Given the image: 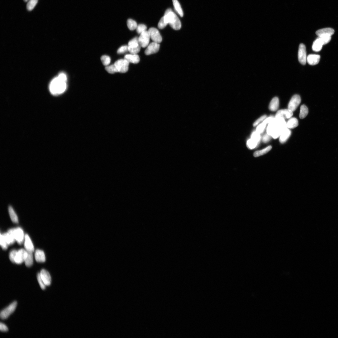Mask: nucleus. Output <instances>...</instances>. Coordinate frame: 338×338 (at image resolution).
Segmentation results:
<instances>
[{
  "mask_svg": "<svg viewBox=\"0 0 338 338\" xmlns=\"http://www.w3.org/2000/svg\"><path fill=\"white\" fill-rule=\"evenodd\" d=\"M67 77L63 73H60L58 77L51 81L49 89L51 93L54 95H58L64 93L66 88Z\"/></svg>",
  "mask_w": 338,
  "mask_h": 338,
  "instance_id": "nucleus-1",
  "label": "nucleus"
},
{
  "mask_svg": "<svg viewBox=\"0 0 338 338\" xmlns=\"http://www.w3.org/2000/svg\"><path fill=\"white\" fill-rule=\"evenodd\" d=\"M165 22L170 25L175 30H178L181 27V23L177 16L171 9H168L165 12L164 16Z\"/></svg>",
  "mask_w": 338,
  "mask_h": 338,
  "instance_id": "nucleus-2",
  "label": "nucleus"
},
{
  "mask_svg": "<svg viewBox=\"0 0 338 338\" xmlns=\"http://www.w3.org/2000/svg\"><path fill=\"white\" fill-rule=\"evenodd\" d=\"M283 130L276 125L274 121L269 124L267 128V132L274 139H277L280 137Z\"/></svg>",
  "mask_w": 338,
  "mask_h": 338,
  "instance_id": "nucleus-3",
  "label": "nucleus"
},
{
  "mask_svg": "<svg viewBox=\"0 0 338 338\" xmlns=\"http://www.w3.org/2000/svg\"><path fill=\"white\" fill-rule=\"evenodd\" d=\"M8 231L11 233L19 244L21 245L23 243L24 241L25 235L22 228L17 227L11 228Z\"/></svg>",
  "mask_w": 338,
  "mask_h": 338,
  "instance_id": "nucleus-4",
  "label": "nucleus"
},
{
  "mask_svg": "<svg viewBox=\"0 0 338 338\" xmlns=\"http://www.w3.org/2000/svg\"><path fill=\"white\" fill-rule=\"evenodd\" d=\"M17 305V303L16 301L14 302L1 311L0 314L1 319L2 320H5L8 318L15 311Z\"/></svg>",
  "mask_w": 338,
  "mask_h": 338,
  "instance_id": "nucleus-5",
  "label": "nucleus"
},
{
  "mask_svg": "<svg viewBox=\"0 0 338 338\" xmlns=\"http://www.w3.org/2000/svg\"><path fill=\"white\" fill-rule=\"evenodd\" d=\"M130 63L125 59H121L116 61L114 63L118 72L125 73L128 70Z\"/></svg>",
  "mask_w": 338,
  "mask_h": 338,
  "instance_id": "nucleus-6",
  "label": "nucleus"
},
{
  "mask_svg": "<svg viewBox=\"0 0 338 338\" xmlns=\"http://www.w3.org/2000/svg\"><path fill=\"white\" fill-rule=\"evenodd\" d=\"M298 59L300 63L305 65L307 61V53L305 45L303 44H300L298 52Z\"/></svg>",
  "mask_w": 338,
  "mask_h": 338,
  "instance_id": "nucleus-7",
  "label": "nucleus"
},
{
  "mask_svg": "<svg viewBox=\"0 0 338 338\" xmlns=\"http://www.w3.org/2000/svg\"><path fill=\"white\" fill-rule=\"evenodd\" d=\"M301 102V98L298 95H295L292 98L289 103L288 109L292 112L296 110Z\"/></svg>",
  "mask_w": 338,
  "mask_h": 338,
  "instance_id": "nucleus-8",
  "label": "nucleus"
},
{
  "mask_svg": "<svg viewBox=\"0 0 338 338\" xmlns=\"http://www.w3.org/2000/svg\"><path fill=\"white\" fill-rule=\"evenodd\" d=\"M150 36L148 31H146L140 34L139 37V45L143 48H145L149 45Z\"/></svg>",
  "mask_w": 338,
  "mask_h": 338,
  "instance_id": "nucleus-9",
  "label": "nucleus"
},
{
  "mask_svg": "<svg viewBox=\"0 0 338 338\" xmlns=\"http://www.w3.org/2000/svg\"><path fill=\"white\" fill-rule=\"evenodd\" d=\"M148 31L150 36V38L154 42L159 43L162 41V38L159 31L155 28H151Z\"/></svg>",
  "mask_w": 338,
  "mask_h": 338,
  "instance_id": "nucleus-10",
  "label": "nucleus"
},
{
  "mask_svg": "<svg viewBox=\"0 0 338 338\" xmlns=\"http://www.w3.org/2000/svg\"><path fill=\"white\" fill-rule=\"evenodd\" d=\"M28 254V252L24 249H21L17 250L15 259V263L18 264H22L25 261Z\"/></svg>",
  "mask_w": 338,
  "mask_h": 338,
  "instance_id": "nucleus-11",
  "label": "nucleus"
},
{
  "mask_svg": "<svg viewBox=\"0 0 338 338\" xmlns=\"http://www.w3.org/2000/svg\"><path fill=\"white\" fill-rule=\"evenodd\" d=\"M160 45L157 43L153 42L150 44L145 51V54L149 55L157 53L159 50Z\"/></svg>",
  "mask_w": 338,
  "mask_h": 338,
  "instance_id": "nucleus-12",
  "label": "nucleus"
},
{
  "mask_svg": "<svg viewBox=\"0 0 338 338\" xmlns=\"http://www.w3.org/2000/svg\"><path fill=\"white\" fill-rule=\"evenodd\" d=\"M293 115V112L289 109H282L276 113L275 117H280L284 120L291 118Z\"/></svg>",
  "mask_w": 338,
  "mask_h": 338,
  "instance_id": "nucleus-13",
  "label": "nucleus"
},
{
  "mask_svg": "<svg viewBox=\"0 0 338 338\" xmlns=\"http://www.w3.org/2000/svg\"><path fill=\"white\" fill-rule=\"evenodd\" d=\"M40 274L41 277L46 286H49L51 283V278L48 271L45 269H43L41 270Z\"/></svg>",
  "mask_w": 338,
  "mask_h": 338,
  "instance_id": "nucleus-14",
  "label": "nucleus"
},
{
  "mask_svg": "<svg viewBox=\"0 0 338 338\" xmlns=\"http://www.w3.org/2000/svg\"><path fill=\"white\" fill-rule=\"evenodd\" d=\"M335 31L333 28H327L318 30L316 32V35L318 37L323 36H331L334 35Z\"/></svg>",
  "mask_w": 338,
  "mask_h": 338,
  "instance_id": "nucleus-15",
  "label": "nucleus"
},
{
  "mask_svg": "<svg viewBox=\"0 0 338 338\" xmlns=\"http://www.w3.org/2000/svg\"><path fill=\"white\" fill-rule=\"evenodd\" d=\"M24 247L26 250L28 252H33L34 251V247L30 237L28 234H26L24 240Z\"/></svg>",
  "mask_w": 338,
  "mask_h": 338,
  "instance_id": "nucleus-16",
  "label": "nucleus"
},
{
  "mask_svg": "<svg viewBox=\"0 0 338 338\" xmlns=\"http://www.w3.org/2000/svg\"><path fill=\"white\" fill-rule=\"evenodd\" d=\"M320 59V55L316 54H310L307 57V61L310 65H314L317 64Z\"/></svg>",
  "mask_w": 338,
  "mask_h": 338,
  "instance_id": "nucleus-17",
  "label": "nucleus"
},
{
  "mask_svg": "<svg viewBox=\"0 0 338 338\" xmlns=\"http://www.w3.org/2000/svg\"><path fill=\"white\" fill-rule=\"evenodd\" d=\"M291 131L289 130L287 128H285L282 131L280 137L279 141L282 144L284 143L291 136Z\"/></svg>",
  "mask_w": 338,
  "mask_h": 338,
  "instance_id": "nucleus-18",
  "label": "nucleus"
},
{
  "mask_svg": "<svg viewBox=\"0 0 338 338\" xmlns=\"http://www.w3.org/2000/svg\"><path fill=\"white\" fill-rule=\"evenodd\" d=\"M35 258L38 263H44L46 261V256L44 251L39 249L36 250L35 253Z\"/></svg>",
  "mask_w": 338,
  "mask_h": 338,
  "instance_id": "nucleus-19",
  "label": "nucleus"
},
{
  "mask_svg": "<svg viewBox=\"0 0 338 338\" xmlns=\"http://www.w3.org/2000/svg\"><path fill=\"white\" fill-rule=\"evenodd\" d=\"M124 59L126 60L130 63L137 64L139 63L140 58L139 55L137 54H129L126 55L125 56Z\"/></svg>",
  "mask_w": 338,
  "mask_h": 338,
  "instance_id": "nucleus-20",
  "label": "nucleus"
},
{
  "mask_svg": "<svg viewBox=\"0 0 338 338\" xmlns=\"http://www.w3.org/2000/svg\"><path fill=\"white\" fill-rule=\"evenodd\" d=\"M323 45L320 38L318 37L313 43L312 49L315 52L320 51L322 50Z\"/></svg>",
  "mask_w": 338,
  "mask_h": 338,
  "instance_id": "nucleus-21",
  "label": "nucleus"
},
{
  "mask_svg": "<svg viewBox=\"0 0 338 338\" xmlns=\"http://www.w3.org/2000/svg\"><path fill=\"white\" fill-rule=\"evenodd\" d=\"M279 105V99L278 97H275L271 100L269 108L270 110L272 111H275L278 110Z\"/></svg>",
  "mask_w": 338,
  "mask_h": 338,
  "instance_id": "nucleus-22",
  "label": "nucleus"
},
{
  "mask_svg": "<svg viewBox=\"0 0 338 338\" xmlns=\"http://www.w3.org/2000/svg\"><path fill=\"white\" fill-rule=\"evenodd\" d=\"M3 234L8 245L13 244L16 241L11 233L8 231L7 232L3 233Z\"/></svg>",
  "mask_w": 338,
  "mask_h": 338,
  "instance_id": "nucleus-23",
  "label": "nucleus"
},
{
  "mask_svg": "<svg viewBox=\"0 0 338 338\" xmlns=\"http://www.w3.org/2000/svg\"><path fill=\"white\" fill-rule=\"evenodd\" d=\"M298 125V121L297 119L295 117L290 118L286 123V127L287 128L293 129Z\"/></svg>",
  "mask_w": 338,
  "mask_h": 338,
  "instance_id": "nucleus-24",
  "label": "nucleus"
},
{
  "mask_svg": "<svg viewBox=\"0 0 338 338\" xmlns=\"http://www.w3.org/2000/svg\"><path fill=\"white\" fill-rule=\"evenodd\" d=\"M8 211L9 216L12 221L14 223H18L19 221L18 217L13 208L11 206H9Z\"/></svg>",
  "mask_w": 338,
  "mask_h": 338,
  "instance_id": "nucleus-25",
  "label": "nucleus"
},
{
  "mask_svg": "<svg viewBox=\"0 0 338 338\" xmlns=\"http://www.w3.org/2000/svg\"><path fill=\"white\" fill-rule=\"evenodd\" d=\"M172 1L176 11L181 17H183L184 13L180 4L178 0H173Z\"/></svg>",
  "mask_w": 338,
  "mask_h": 338,
  "instance_id": "nucleus-26",
  "label": "nucleus"
},
{
  "mask_svg": "<svg viewBox=\"0 0 338 338\" xmlns=\"http://www.w3.org/2000/svg\"><path fill=\"white\" fill-rule=\"evenodd\" d=\"M271 149H272V147L269 146L263 150L256 151L254 154V156L255 157H257L265 154L270 151Z\"/></svg>",
  "mask_w": 338,
  "mask_h": 338,
  "instance_id": "nucleus-27",
  "label": "nucleus"
},
{
  "mask_svg": "<svg viewBox=\"0 0 338 338\" xmlns=\"http://www.w3.org/2000/svg\"><path fill=\"white\" fill-rule=\"evenodd\" d=\"M308 113V110L307 107L304 105L301 106L300 111L299 114L300 118L303 119L306 117Z\"/></svg>",
  "mask_w": 338,
  "mask_h": 338,
  "instance_id": "nucleus-28",
  "label": "nucleus"
},
{
  "mask_svg": "<svg viewBox=\"0 0 338 338\" xmlns=\"http://www.w3.org/2000/svg\"><path fill=\"white\" fill-rule=\"evenodd\" d=\"M28 252L27 258L24 262L26 266L30 267L32 266L33 263V255L32 252Z\"/></svg>",
  "mask_w": 338,
  "mask_h": 338,
  "instance_id": "nucleus-29",
  "label": "nucleus"
},
{
  "mask_svg": "<svg viewBox=\"0 0 338 338\" xmlns=\"http://www.w3.org/2000/svg\"><path fill=\"white\" fill-rule=\"evenodd\" d=\"M39 0H29L27 2L26 8L28 11H31L33 10L36 4Z\"/></svg>",
  "mask_w": 338,
  "mask_h": 338,
  "instance_id": "nucleus-30",
  "label": "nucleus"
},
{
  "mask_svg": "<svg viewBox=\"0 0 338 338\" xmlns=\"http://www.w3.org/2000/svg\"><path fill=\"white\" fill-rule=\"evenodd\" d=\"M127 25L128 28L131 31H134L136 29L137 26V22L131 19L128 20Z\"/></svg>",
  "mask_w": 338,
  "mask_h": 338,
  "instance_id": "nucleus-31",
  "label": "nucleus"
},
{
  "mask_svg": "<svg viewBox=\"0 0 338 338\" xmlns=\"http://www.w3.org/2000/svg\"><path fill=\"white\" fill-rule=\"evenodd\" d=\"M259 143L254 140L251 139L247 142V147L250 149H253L258 146Z\"/></svg>",
  "mask_w": 338,
  "mask_h": 338,
  "instance_id": "nucleus-32",
  "label": "nucleus"
},
{
  "mask_svg": "<svg viewBox=\"0 0 338 338\" xmlns=\"http://www.w3.org/2000/svg\"><path fill=\"white\" fill-rule=\"evenodd\" d=\"M141 47L140 45L136 47L128 46V51L131 54H137L140 51Z\"/></svg>",
  "mask_w": 338,
  "mask_h": 338,
  "instance_id": "nucleus-33",
  "label": "nucleus"
},
{
  "mask_svg": "<svg viewBox=\"0 0 338 338\" xmlns=\"http://www.w3.org/2000/svg\"><path fill=\"white\" fill-rule=\"evenodd\" d=\"M105 69L109 73L114 74L118 72V70L114 64L106 66Z\"/></svg>",
  "mask_w": 338,
  "mask_h": 338,
  "instance_id": "nucleus-34",
  "label": "nucleus"
},
{
  "mask_svg": "<svg viewBox=\"0 0 338 338\" xmlns=\"http://www.w3.org/2000/svg\"><path fill=\"white\" fill-rule=\"evenodd\" d=\"M140 45L139 41V38L135 37L131 40L128 43V46L136 47Z\"/></svg>",
  "mask_w": 338,
  "mask_h": 338,
  "instance_id": "nucleus-35",
  "label": "nucleus"
},
{
  "mask_svg": "<svg viewBox=\"0 0 338 338\" xmlns=\"http://www.w3.org/2000/svg\"><path fill=\"white\" fill-rule=\"evenodd\" d=\"M101 60L104 65L108 66L111 62V58L110 57L106 55L102 56L101 57Z\"/></svg>",
  "mask_w": 338,
  "mask_h": 338,
  "instance_id": "nucleus-36",
  "label": "nucleus"
},
{
  "mask_svg": "<svg viewBox=\"0 0 338 338\" xmlns=\"http://www.w3.org/2000/svg\"><path fill=\"white\" fill-rule=\"evenodd\" d=\"M0 244H1V246L2 248L4 250H6L8 246L7 242L4 239V238L3 235V234H1V238H0Z\"/></svg>",
  "mask_w": 338,
  "mask_h": 338,
  "instance_id": "nucleus-37",
  "label": "nucleus"
},
{
  "mask_svg": "<svg viewBox=\"0 0 338 338\" xmlns=\"http://www.w3.org/2000/svg\"><path fill=\"white\" fill-rule=\"evenodd\" d=\"M147 27L146 25L143 24H140L137 25L136 28V31L137 33L141 34L142 33L146 31Z\"/></svg>",
  "mask_w": 338,
  "mask_h": 338,
  "instance_id": "nucleus-38",
  "label": "nucleus"
},
{
  "mask_svg": "<svg viewBox=\"0 0 338 338\" xmlns=\"http://www.w3.org/2000/svg\"><path fill=\"white\" fill-rule=\"evenodd\" d=\"M251 139L258 142L259 144L261 139L260 134L256 131L254 132L251 135Z\"/></svg>",
  "mask_w": 338,
  "mask_h": 338,
  "instance_id": "nucleus-39",
  "label": "nucleus"
},
{
  "mask_svg": "<svg viewBox=\"0 0 338 338\" xmlns=\"http://www.w3.org/2000/svg\"><path fill=\"white\" fill-rule=\"evenodd\" d=\"M37 278L38 282L42 290L45 289L46 286L41 277L40 273L37 274Z\"/></svg>",
  "mask_w": 338,
  "mask_h": 338,
  "instance_id": "nucleus-40",
  "label": "nucleus"
},
{
  "mask_svg": "<svg viewBox=\"0 0 338 338\" xmlns=\"http://www.w3.org/2000/svg\"><path fill=\"white\" fill-rule=\"evenodd\" d=\"M266 125L263 122L262 123L257 127L256 131L260 134H262L265 130Z\"/></svg>",
  "mask_w": 338,
  "mask_h": 338,
  "instance_id": "nucleus-41",
  "label": "nucleus"
},
{
  "mask_svg": "<svg viewBox=\"0 0 338 338\" xmlns=\"http://www.w3.org/2000/svg\"><path fill=\"white\" fill-rule=\"evenodd\" d=\"M17 251V250H13L9 254V259L12 263H15V259Z\"/></svg>",
  "mask_w": 338,
  "mask_h": 338,
  "instance_id": "nucleus-42",
  "label": "nucleus"
},
{
  "mask_svg": "<svg viewBox=\"0 0 338 338\" xmlns=\"http://www.w3.org/2000/svg\"><path fill=\"white\" fill-rule=\"evenodd\" d=\"M167 25V24L165 22L163 16L160 19L158 23V27L159 29H162L165 28Z\"/></svg>",
  "mask_w": 338,
  "mask_h": 338,
  "instance_id": "nucleus-43",
  "label": "nucleus"
},
{
  "mask_svg": "<svg viewBox=\"0 0 338 338\" xmlns=\"http://www.w3.org/2000/svg\"><path fill=\"white\" fill-rule=\"evenodd\" d=\"M128 51V46H123L117 50V53L118 54H122Z\"/></svg>",
  "mask_w": 338,
  "mask_h": 338,
  "instance_id": "nucleus-44",
  "label": "nucleus"
},
{
  "mask_svg": "<svg viewBox=\"0 0 338 338\" xmlns=\"http://www.w3.org/2000/svg\"><path fill=\"white\" fill-rule=\"evenodd\" d=\"M319 37L320 38L324 45L328 43L331 39V36H323Z\"/></svg>",
  "mask_w": 338,
  "mask_h": 338,
  "instance_id": "nucleus-45",
  "label": "nucleus"
},
{
  "mask_svg": "<svg viewBox=\"0 0 338 338\" xmlns=\"http://www.w3.org/2000/svg\"><path fill=\"white\" fill-rule=\"evenodd\" d=\"M267 118V116L266 115H264L260 117V118L258 119L254 123L253 126L255 127L258 125V124L261 121H263L265 120V119Z\"/></svg>",
  "mask_w": 338,
  "mask_h": 338,
  "instance_id": "nucleus-46",
  "label": "nucleus"
},
{
  "mask_svg": "<svg viewBox=\"0 0 338 338\" xmlns=\"http://www.w3.org/2000/svg\"><path fill=\"white\" fill-rule=\"evenodd\" d=\"M275 118L273 116H270L268 118H266L263 122L264 123L267 125L268 123H270L273 122L275 120Z\"/></svg>",
  "mask_w": 338,
  "mask_h": 338,
  "instance_id": "nucleus-47",
  "label": "nucleus"
},
{
  "mask_svg": "<svg viewBox=\"0 0 338 338\" xmlns=\"http://www.w3.org/2000/svg\"><path fill=\"white\" fill-rule=\"evenodd\" d=\"M0 330L2 332H5L8 331V327L6 325L1 322V324H0Z\"/></svg>",
  "mask_w": 338,
  "mask_h": 338,
  "instance_id": "nucleus-48",
  "label": "nucleus"
},
{
  "mask_svg": "<svg viewBox=\"0 0 338 338\" xmlns=\"http://www.w3.org/2000/svg\"><path fill=\"white\" fill-rule=\"evenodd\" d=\"M270 136L268 134H265L263 137V142L266 143L269 142L270 139Z\"/></svg>",
  "mask_w": 338,
  "mask_h": 338,
  "instance_id": "nucleus-49",
  "label": "nucleus"
},
{
  "mask_svg": "<svg viewBox=\"0 0 338 338\" xmlns=\"http://www.w3.org/2000/svg\"><path fill=\"white\" fill-rule=\"evenodd\" d=\"M29 0H23V1L25 2H28Z\"/></svg>",
  "mask_w": 338,
  "mask_h": 338,
  "instance_id": "nucleus-50",
  "label": "nucleus"
}]
</instances>
